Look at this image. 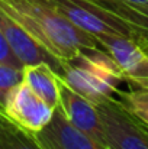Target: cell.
<instances>
[{
    "instance_id": "277c9868",
    "label": "cell",
    "mask_w": 148,
    "mask_h": 149,
    "mask_svg": "<svg viewBox=\"0 0 148 149\" xmlns=\"http://www.w3.org/2000/svg\"><path fill=\"white\" fill-rule=\"evenodd\" d=\"M106 149H148V126L119 100L109 97L96 104Z\"/></svg>"
},
{
    "instance_id": "9c48e42d",
    "label": "cell",
    "mask_w": 148,
    "mask_h": 149,
    "mask_svg": "<svg viewBox=\"0 0 148 149\" xmlns=\"http://www.w3.org/2000/svg\"><path fill=\"white\" fill-rule=\"evenodd\" d=\"M44 149H106L84 132L74 127L57 107L48 125L34 133Z\"/></svg>"
},
{
    "instance_id": "e0dca14e",
    "label": "cell",
    "mask_w": 148,
    "mask_h": 149,
    "mask_svg": "<svg viewBox=\"0 0 148 149\" xmlns=\"http://www.w3.org/2000/svg\"><path fill=\"white\" fill-rule=\"evenodd\" d=\"M144 49H145V51H147V52H148V47H145V48H144Z\"/></svg>"
},
{
    "instance_id": "5bb4252c",
    "label": "cell",
    "mask_w": 148,
    "mask_h": 149,
    "mask_svg": "<svg viewBox=\"0 0 148 149\" xmlns=\"http://www.w3.org/2000/svg\"><path fill=\"white\" fill-rule=\"evenodd\" d=\"M22 70L15 68L0 61V110L4 111V104L10 91L22 83Z\"/></svg>"
},
{
    "instance_id": "9a60e30c",
    "label": "cell",
    "mask_w": 148,
    "mask_h": 149,
    "mask_svg": "<svg viewBox=\"0 0 148 149\" xmlns=\"http://www.w3.org/2000/svg\"><path fill=\"white\" fill-rule=\"evenodd\" d=\"M0 61L4 62V64L12 65L15 68H20V70L23 68L22 62L18 59V56L13 54V51L10 49V47L7 45V42H6L4 36L1 35V32H0Z\"/></svg>"
},
{
    "instance_id": "7a4b0ae2",
    "label": "cell",
    "mask_w": 148,
    "mask_h": 149,
    "mask_svg": "<svg viewBox=\"0 0 148 149\" xmlns=\"http://www.w3.org/2000/svg\"><path fill=\"white\" fill-rule=\"evenodd\" d=\"M70 88L97 104L113 97L118 86L125 81L123 72L106 49L84 48L74 58L64 62L58 75Z\"/></svg>"
},
{
    "instance_id": "6da1fadb",
    "label": "cell",
    "mask_w": 148,
    "mask_h": 149,
    "mask_svg": "<svg viewBox=\"0 0 148 149\" xmlns=\"http://www.w3.org/2000/svg\"><path fill=\"white\" fill-rule=\"evenodd\" d=\"M0 7L64 62L84 48L100 47L95 36L74 26L45 0H0Z\"/></svg>"
},
{
    "instance_id": "8992f818",
    "label": "cell",
    "mask_w": 148,
    "mask_h": 149,
    "mask_svg": "<svg viewBox=\"0 0 148 149\" xmlns=\"http://www.w3.org/2000/svg\"><path fill=\"white\" fill-rule=\"evenodd\" d=\"M97 42L116 61L125 81L148 91V54L135 39L122 35H103Z\"/></svg>"
},
{
    "instance_id": "8fae6325",
    "label": "cell",
    "mask_w": 148,
    "mask_h": 149,
    "mask_svg": "<svg viewBox=\"0 0 148 149\" xmlns=\"http://www.w3.org/2000/svg\"><path fill=\"white\" fill-rule=\"evenodd\" d=\"M121 19L128 22L141 36V47H148V3L131 4L122 0H95Z\"/></svg>"
},
{
    "instance_id": "3957f363",
    "label": "cell",
    "mask_w": 148,
    "mask_h": 149,
    "mask_svg": "<svg viewBox=\"0 0 148 149\" xmlns=\"http://www.w3.org/2000/svg\"><path fill=\"white\" fill-rule=\"evenodd\" d=\"M74 26L95 36L122 35L135 39L141 45V36L128 22L121 19L95 0H45Z\"/></svg>"
},
{
    "instance_id": "5b68a950",
    "label": "cell",
    "mask_w": 148,
    "mask_h": 149,
    "mask_svg": "<svg viewBox=\"0 0 148 149\" xmlns=\"http://www.w3.org/2000/svg\"><path fill=\"white\" fill-rule=\"evenodd\" d=\"M54 111L55 109L32 91V88L23 83V80L10 91L4 104L6 116L32 135L42 130L48 125Z\"/></svg>"
},
{
    "instance_id": "2e32d148",
    "label": "cell",
    "mask_w": 148,
    "mask_h": 149,
    "mask_svg": "<svg viewBox=\"0 0 148 149\" xmlns=\"http://www.w3.org/2000/svg\"><path fill=\"white\" fill-rule=\"evenodd\" d=\"M122 1H126L131 4H147L148 3V0H122Z\"/></svg>"
},
{
    "instance_id": "ac0fdd59",
    "label": "cell",
    "mask_w": 148,
    "mask_h": 149,
    "mask_svg": "<svg viewBox=\"0 0 148 149\" xmlns=\"http://www.w3.org/2000/svg\"><path fill=\"white\" fill-rule=\"evenodd\" d=\"M147 54H148V52H147Z\"/></svg>"
},
{
    "instance_id": "7c38bea8",
    "label": "cell",
    "mask_w": 148,
    "mask_h": 149,
    "mask_svg": "<svg viewBox=\"0 0 148 149\" xmlns=\"http://www.w3.org/2000/svg\"><path fill=\"white\" fill-rule=\"evenodd\" d=\"M0 149H44L35 136L15 122H12L4 111L0 110Z\"/></svg>"
},
{
    "instance_id": "52a82bcc",
    "label": "cell",
    "mask_w": 148,
    "mask_h": 149,
    "mask_svg": "<svg viewBox=\"0 0 148 149\" xmlns=\"http://www.w3.org/2000/svg\"><path fill=\"white\" fill-rule=\"evenodd\" d=\"M0 32L23 67L45 62L58 75L62 74L64 61L49 54L18 20H15L1 7H0Z\"/></svg>"
},
{
    "instance_id": "30bf717a",
    "label": "cell",
    "mask_w": 148,
    "mask_h": 149,
    "mask_svg": "<svg viewBox=\"0 0 148 149\" xmlns=\"http://www.w3.org/2000/svg\"><path fill=\"white\" fill-rule=\"evenodd\" d=\"M22 78L32 91H35L52 109L60 106V77L48 64L25 65L22 68Z\"/></svg>"
},
{
    "instance_id": "ba28073f",
    "label": "cell",
    "mask_w": 148,
    "mask_h": 149,
    "mask_svg": "<svg viewBox=\"0 0 148 149\" xmlns=\"http://www.w3.org/2000/svg\"><path fill=\"white\" fill-rule=\"evenodd\" d=\"M58 109L65 116V119L79 130L84 132L87 136L95 139L97 143L105 145L103 127L100 122V116L96 109V104L83 97L70 88L60 78V106Z\"/></svg>"
},
{
    "instance_id": "4fadbf2b",
    "label": "cell",
    "mask_w": 148,
    "mask_h": 149,
    "mask_svg": "<svg viewBox=\"0 0 148 149\" xmlns=\"http://www.w3.org/2000/svg\"><path fill=\"white\" fill-rule=\"evenodd\" d=\"M119 101L137 117L140 119L144 125L148 126V91L135 88L129 91H121L119 88L116 90Z\"/></svg>"
}]
</instances>
